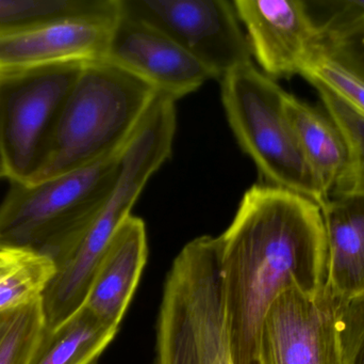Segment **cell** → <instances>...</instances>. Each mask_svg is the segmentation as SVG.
<instances>
[{"label":"cell","instance_id":"9c48e42d","mask_svg":"<svg viewBox=\"0 0 364 364\" xmlns=\"http://www.w3.org/2000/svg\"><path fill=\"white\" fill-rule=\"evenodd\" d=\"M117 19L60 17L1 30L0 77L104 60Z\"/></svg>","mask_w":364,"mask_h":364},{"label":"cell","instance_id":"e0dca14e","mask_svg":"<svg viewBox=\"0 0 364 364\" xmlns=\"http://www.w3.org/2000/svg\"><path fill=\"white\" fill-rule=\"evenodd\" d=\"M112 0H0V31L60 17H110Z\"/></svg>","mask_w":364,"mask_h":364},{"label":"cell","instance_id":"603a6c76","mask_svg":"<svg viewBox=\"0 0 364 364\" xmlns=\"http://www.w3.org/2000/svg\"><path fill=\"white\" fill-rule=\"evenodd\" d=\"M0 179H8V175H6V165H4V156H2L1 149H0Z\"/></svg>","mask_w":364,"mask_h":364},{"label":"cell","instance_id":"7402d4cb","mask_svg":"<svg viewBox=\"0 0 364 364\" xmlns=\"http://www.w3.org/2000/svg\"><path fill=\"white\" fill-rule=\"evenodd\" d=\"M324 51L364 79V29L324 44Z\"/></svg>","mask_w":364,"mask_h":364},{"label":"cell","instance_id":"52a82bcc","mask_svg":"<svg viewBox=\"0 0 364 364\" xmlns=\"http://www.w3.org/2000/svg\"><path fill=\"white\" fill-rule=\"evenodd\" d=\"M122 10L172 38L213 79L252 63V51L232 1L121 0Z\"/></svg>","mask_w":364,"mask_h":364},{"label":"cell","instance_id":"277c9868","mask_svg":"<svg viewBox=\"0 0 364 364\" xmlns=\"http://www.w3.org/2000/svg\"><path fill=\"white\" fill-rule=\"evenodd\" d=\"M125 150L42 181L11 183L0 204V244L36 250L51 260L65 251L106 204Z\"/></svg>","mask_w":364,"mask_h":364},{"label":"cell","instance_id":"d4e9b609","mask_svg":"<svg viewBox=\"0 0 364 364\" xmlns=\"http://www.w3.org/2000/svg\"><path fill=\"white\" fill-rule=\"evenodd\" d=\"M261 364H262V363H261Z\"/></svg>","mask_w":364,"mask_h":364},{"label":"cell","instance_id":"5b68a950","mask_svg":"<svg viewBox=\"0 0 364 364\" xmlns=\"http://www.w3.org/2000/svg\"><path fill=\"white\" fill-rule=\"evenodd\" d=\"M220 85L229 125L265 184L306 197L321 209L329 198L301 153L284 111V90L254 63L229 73Z\"/></svg>","mask_w":364,"mask_h":364},{"label":"cell","instance_id":"ac0fdd59","mask_svg":"<svg viewBox=\"0 0 364 364\" xmlns=\"http://www.w3.org/2000/svg\"><path fill=\"white\" fill-rule=\"evenodd\" d=\"M314 88L318 90L327 115L341 132L348 147V167L331 194L364 190V115L325 88Z\"/></svg>","mask_w":364,"mask_h":364},{"label":"cell","instance_id":"6da1fadb","mask_svg":"<svg viewBox=\"0 0 364 364\" xmlns=\"http://www.w3.org/2000/svg\"><path fill=\"white\" fill-rule=\"evenodd\" d=\"M218 241L233 363L261 364V327L273 301L289 288L308 295L326 288L322 212L306 197L258 184Z\"/></svg>","mask_w":364,"mask_h":364},{"label":"cell","instance_id":"2e32d148","mask_svg":"<svg viewBox=\"0 0 364 364\" xmlns=\"http://www.w3.org/2000/svg\"><path fill=\"white\" fill-rule=\"evenodd\" d=\"M55 271L46 254L0 244V314L41 301Z\"/></svg>","mask_w":364,"mask_h":364},{"label":"cell","instance_id":"ffe728a7","mask_svg":"<svg viewBox=\"0 0 364 364\" xmlns=\"http://www.w3.org/2000/svg\"><path fill=\"white\" fill-rule=\"evenodd\" d=\"M301 76L311 85H321L364 115V79L354 71L325 53L311 60Z\"/></svg>","mask_w":364,"mask_h":364},{"label":"cell","instance_id":"cb8c5ba5","mask_svg":"<svg viewBox=\"0 0 364 364\" xmlns=\"http://www.w3.org/2000/svg\"><path fill=\"white\" fill-rule=\"evenodd\" d=\"M93 364H97V363H93Z\"/></svg>","mask_w":364,"mask_h":364},{"label":"cell","instance_id":"30bf717a","mask_svg":"<svg viewBox=\"0 0 364 364\" xmlns=\"http://www.w3.org/2000/svg\"><path fill=\"white\" fill-rule=\"evenodd\" d=\"M252 58L275 80L301 75L323 51V34L301 0H235Z\"/></svg>","mask_w":364,"mask_h":364},{"label":"cell","instance_id":"7a4b0ae2","mask_svg":"<svg viewBox=\"0 0 364 364\" xmlns=\"http://www.w3.org/2000/svg\"><path fill=\"white\" fill-rule=\"evenodd\" d=\"M158 95L153 85L111 62L87 64L60 110L40 168L29 183L123 152Z\"/></svg>","mask_w":364,"mask_h":364},{"label":"cell","instance_id":"ba28073f","mask_svg":"<svg viewBox=\"0 0 364 364\" xmlns=\"http://www.w3.org/2000/svg\"><path fill=\"white\" fill-rule=\"evenodd\" d=\"M326 288L308 295L284 290L267 310L261 327L262 364H343L342 309Z\"/></svg>","mask_w":364,"mask_h":364},{"label":"cell","instance_id":"44dd1931","mask_svg":"<svg viewBox=\"0 0 364 364\" xmlns=\"http://www.w3.org/2000/svg\"><path fill=\"white\" fill-rule=\"evenodd\" d=\"M341 350L343 364H364V295L344 303Z\"/></svg>","mask_w":364,"mask_h":364},{"label":"cell","instance_id":"9a60e30c","mask_svg":"<svg viewBox=\"0 0 364 364\" xmlns=\"http://www.w3.org/2000/svg\"><path fill=\"white\" fill-rule=\"evenodd\" d=\"M117 331L82 307L57 328L43 331L28 364L97 363Z\"/></svg>","mask_w":364,"mask_h":364},{"label":"cell","instance_id":"4fadbf2b","mask_svg":"<svg viewBox=\"0 0 364 364\" xmlns=\"http://www.w3.org/2000/svg\"><path fill=\"white\" fill-rule=\"evenodd\" d=\"M327 248L326 286L350 301L364 295V190L331 194L321 207Z\"/></svg>","mask_w":364,"mask_h":364},{"label":"cell","instance_id":"5bb4252c","mask_svg":"<svg viewBox=\"0 0 364 364\" xmlns=\"http://www.w3.org/2000/svg\"><path fill=\"white\" fill-rule=\"evenodd\" d=\"M284 107L301 153L327 197L348 164V147L336 124L316 109L284 91Z\"/></svg>","mask_w":364,"mask_h":364},{"label":"cell","instance_id":"7c38bea8","mask_svg":"<svg viewBox=\"0 0 364 364\" xmlns=\"http://www.w3.org/2000/svg\"><path fill=\"white\" fill-rule=\"evenodd\" d=\"M146 227L132 215L113 235L83 307L108 326L119 328L147 262Z\"/></svg>","mask_w":364,"mask_h":364},{"label":"cell","instance_id":"8992f818","mask_svg":"<svg viewBox=\"0 0 364 364\" xmlns=\"http://www.w3.org/2000/svg\"><path fill=\"white\" fill-rule=\"evenodd\" d=\"M85 66L0 77V149L10 183L38 172L60 110Z\"/></svg>","mask_w":364,"mask_h":364},{"label":"cell","instance_id":"3957f363","mask_svg":"<svg viewBox=\"0 0 364 364\" xmlns=\"http://www.w3.org/2000/svg\"><path fill=\"white\" fill-rule=\"evenodd\" d=\"M154 364H235L218 237L188 241L166 276Z\"/></svg>","mask_w":364,"mask_h":364},{"label":"cell","instance_id":"d6986e66","mask_svg":"<svg viewBox=\"0 0 364 364\" xmlns=\"http://www.w3.org/2000/svg\"><path fill=\"white\" fill-rule=\"evenodd\" d=\"M41 301L0 314V364H28L44 331Z\"/></svg>","mask_w":364,"mask_h":364},{"label":"cell","instance_id":"8fae6325","mask_svg":"<svg viewBox=\"0 0 364 364\" xmlns=\"http://www.w3.org/2000/svg\"><path fill=\"white\" fill-rule=\"evenodd\" d=\"M104 60L136 75L175 102L212 79L172 38L123 10L113 27Z\"/></svg>","mask_w":364,"mask_h":364}]
</instances>
